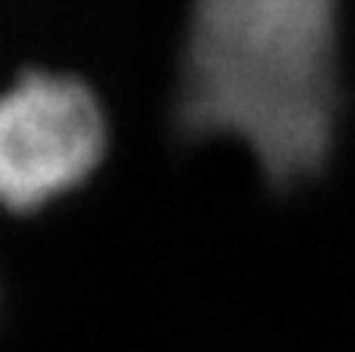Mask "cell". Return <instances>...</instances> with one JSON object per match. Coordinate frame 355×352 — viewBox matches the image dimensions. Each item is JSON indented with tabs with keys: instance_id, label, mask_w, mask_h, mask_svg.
Wrapping results in <instances>:
<instances>
[{
	"instance_id": "cell-2",
	"label": "cell",
	"mask_w": 355,
	"mask_h": 352,
	"mask_svg": "<svg viewBox=\"0 0 355 352\" xmlns=\"http://www.w3.org/2000/svg\"><path fill=\"white\" fill-rule=\"evenodd\" d=\"M110 147V122L91 85L31 72L0 91V209L31 215L81 187Z\"/></svg>"
},
{
	"instance_id": "cell-1",
	"label": "cell",
	"mask_w": 355,
	"mask_h": 352,
	"mask_svg": "<svg viewBox=\"0 0 355 352\" xmlns=\"http://www.w3.org/2000/svg\"><path fill=\"white\" fill-rule=\"evenodd\" d=\"M337 122V0H193L172 125L237 137L277 191L321 172Z\"/></svg>"
}]
</instances>
